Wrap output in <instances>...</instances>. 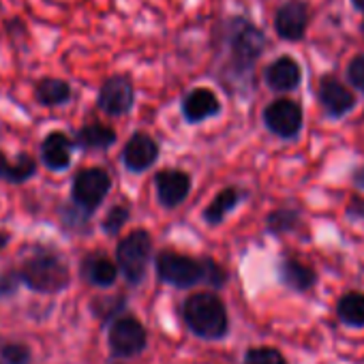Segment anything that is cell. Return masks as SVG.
<instances>
[{
	"mask_svg": "<svg viewBox=\"0 0 364 364\" xmlns=\"http://www.w3.org/2000/svg\"><path fill=\"white\" fill-rule=\"evenodd\" d=\"M124 309V298H116V300H99L95 304V313H99L103 317V321L116 319V315Z\"/></svg>",
	"mask_w": 364,
	"mask_h": 364,
	"instance_id": "30",
	"label": "cell"
},
{
	"mask_svg": "<svg viewBox=\"0 0 364 364\" xmlns=\"http://www.w3.org/2000/svg\"><path fill=\"white\" fill-rule=\"evenodd\" d=\"M319 103L330 118H343L355 107V97L336 77H321L319 82Z\"/></svg>",
	"mask_w": 364,
	"mask_h": 364,
	"instance_id": "14",
	"label": "cell"
},
{
	"mask_svg": "<svg viewBox=\"0 0 364 364\" xmlns=\"http://www.w3.org/2000/svg\"><path fill=\"white\" fill-rule=\"evenodd\" d=\"M242 364H287V360L274 347H251L245 353Z\"/></svg>",
	"mask_w": 364,
	"mask_h": 364,
	"instance_id": "25",
	"label": "cell"
},
{
	"mask_svg": "<svg viewBox=\"0 0 364 364\" xmlns=\"http://www.w3.org/2000/svg\"><path fill=\"white\" fill-rule=\"evenodd\" d=\"M309 28V5L304 0H285L274 14V31L283 41H300Z\"/></svg>",
	"mask_w": 364,
	"mask_h": 364,
	"instance_id": "11",
	"label": "cell"
},
{
	"mask_svg": "<svg viewBox=\"0 0 364 364\" xmlns=\"http://www.w3.org/2000/svg\"><path fill=\"white\" fill-rule=\"evenodd\" d=\"M362 35H364V22H362Z\"/></svg>",
	"mask_w": 364,
	"mask_h": 364,
	"instance_id": "35",
	"label": "cell"
},
{
	"mask_svg": "<svg viewBox=\"0 0 364 364\" xmlns=\"http://www.w3.org/2000/svg\"><path fill=\"white\" fill-rule=\"evenodd\" d=\"M154 189L163 208H176L189 198L191 176L182 169H161L154 176Z\"/></svg>",
	"mask_w": 364,
	"mask_h": 364,
	"instance_id": "10",
	"label": "cell"
},
{
	"mask_svg": "<svg viewBox=\"0 0 364 364\" xmlns=\"http://www.w3.org/2000/svg\"><path fill=\"white\" fill-rule=\"evenodd\" d=\"M75 139H71L65 131H52L41 141V163L50 171H65L73 159Z\"/></svg>",
	"mask_w": 364,
	"mask_h": 364,
	"instance_id": "13",
	"label": "cell"
},
{
	"mask_svg": "<svg viewBox=\"0 0 364 364\" xmlns=\"http://www.w3.org/2000/svg\"><path fill=\"white\" fill-rule=\"evenodd\" d=\"M277 272H279V281L285 287H289V289H294L298 294L311 291L315 287V283H317V272L311 266H306V264H302V262H298L294 257L281 259L279 266H277Z\"/></svg>",
	"mask_w": 364,
	"mask_h": 364,
	"instance_id": "17",
	"label": "cell"
},
{
	"mask_svg": "<svg viewBox=\"0 0 364 364\" xmlns=\"http://www.w3.org/2000/svg\"><path fill=\"white\" fill-rule=\"evenodd\" d=\"M118 264H114L107 255L103 253H90L82 262V274L90 285L97 287H109L118 279Z\"/></svg>",
	"mask_w": 364,
	"mask_h": 364,
	"instance_id": "19",
	"label": "cell"
},
{
	"mask_svg": "<svg viewBox=\"0 0 364 364\" xmlns=\"http://www.w3.org/2000/svg\"><path fill=\"white\" fill-rule=\"evenodd\" d=\"M266 225H268V232L270 234H287V232H294L298 225H300V213L294 210V208H279V210H272L266 219Z\"/></svg>",
	"mask_w": 364,
	"mask_h": 364,
	"instance_id": "24",
	"label": "cell"
},
{
	"mask_svg": "<svg viewBox=\"0 0 364 364\" xmlns=\"http://www.w3.org/2000/svg\"><path fill=\"white\" fill-rule=\"evenodd\" d=\"M129 217H131V213H129L127 206H112L109 213L105 215L101 228H103V232H105L107 236H116V234L127 225Z\"/></svg>",
	"mask_w": 364,
	"mask_h": 364,
	"instance_id": "26",
	"label": "cell"
},
{
	"mask_svg": "<svg viewBox=\"0 0 364 364\" xmlns=\"http://www.w3.org/2000/svg\"><path fill=\"white\" fill-rule=\"evenodd\" d=\"M221 114V101L210 88H193L185 99H182V116L187 122L198 124L206 118Z\"/></svg>",
	"mask_w": 364,
	"mask_h": 364,
	"instance_id": "15",
	"label": "cell"
},
{
	"mask_svg": "<svg viewBox=\"0 0 364 364\" xmlns=\"http://www.w3.org/2000/svg\"><path fill=\"white\" fill-rule=\"evenodd\" d=\"M152 255V238L146 230H135L124 236L116 247V262L131 285H139L146 277L148 264Z\"/></svg>",
	"mask_w": 364,
	"mask_h": 364,
	"instance_id": "5",
	"label": "cell"
},
{
	"mask_svg": "<svg viewBox=\"0 0 364 364\" xmlns=\"http://www.w3.org/2000/svg\"><path fill=\"white\" fill-rule=\"evenodd\" d=\"M347 80L353 88L364 92V54H358L347 65Z\"/></svg>",
	"mask_w": 364,
	"mask_h": 364,
	"instance_id": "29",
	"label": "cell"
},
{
	"mask_svg": "<svg viewBox=\"0 0 364 364\" xmlns=\"http://www.w3.org/2000/svg\"><path fill=\"white\" fill-rule=\"evenodd\" d=\"M336 315L341 323L349 328H362L364 326V294L349 291L341 296L336 302Z\"/></svg>",
	"mask_w": 364,
	"mask_h": 364,
	"instance_id": "23",
	"label": "cell"
},
{
	"mask_svg": "<svg viewBox=\"0 0 364 364\" xmlns=\"http://www.w3.org/2000/svg\"><path fill=\"white\" fill-rule=\"evenodd\" d=\"M351 3H353V7H355L358 11L364 14V0H351Z\"/></svg>",
	"mask_w": 364,
	"mask_h": 364,
	"instance_id": "34",
	"label": "cell"
},
{
	"mask_svg": "<svg viewBox=\"0 0 364 364\" xmlns=\"http://www.w3.org/2000/svg\"><path fill=\"white\" fill-rule=\"evenodd\" d=\"M37 159L31 152H20L14 161L0 150V180L9 182V185H24L37 173Z\"/></svg>",
	"mask_w": 364,
	"mask_h": 364,
	"instance_id": "18",
	"label": "cell"
},
{
	"mask_svg": "<svg viewBox=\"0 0 364 364\" xmlns=\"http://www.w3.org/2000/svg\"><path fill=\"white\" fill-rule=\"evenodd\" d=\"M112 189V176L103 167L80 169L71 185V200L75 206L92 215Z\"/></svg>",
	"mask_w": 364,
	"mask_h": 364,
	"instance_id": "6",
	"label": "cell"
},
{
	"mask_svg": "<svg viewBox=\"0 0 364 364\" xmlns=\"http://www.w3.org/2000/svg\"><path fill=\"white\" fill-rule=\"evenodd\" d=\"M0 355H3L5 364H28L31 362V351L22 343H7V345H3V349H0Z\"/></svg>",
	"mask_w": 364,
	"mask_h": 364,
	"instance_id": "27",
	"label": "cell"
},
{
	"mask_svg": "<svg viewBox=\"0 0 364 364\" xmlns=\"http://www.w3.org/2000/svg\"><path fill=\"white\" fill-rule=\"evenodd\" d=\"M154 268L156 277L163 283L173 285L178 289H189L198 283H204L206 279L204 259H196L176 251H161L154 259Z\"/></svg>",
	"mask_w": 364,
	"mask_h": 364,
	"instance_id": "4",
	"label": "cell"
},
{
	"mask_svg": "<svg viewBox=\"0 0 364 364\" xmlns=\"http://www.w3.org/2000/svg\"><path fill=\"white\" fill-rule=\"evenodd\" d=\"M221 80L230 86H249L255 65L266 50L264 33L245 18H230L221 24Z\"/></svg>",
	"mask_w": 364,
	"mask_h": 364,
	"instance_id": "1",
	"label": "cell"
},
{
	"mask_svg": "<svg viewBox=\"0 0 364 364\" xmlns=\"http://www.w3.org/2000/svg\"><path fill=\"white\" fill-rule=\"evenodd\" d=\"M182 317L196 336L206 341H221L230 332L228 309L221 298L210 291L191 294L182 304Z\"/></svg>",
	"mask_w": 364,
	"mask_h": 364,
	"instance_id": "2",
	"label": "cell"
},
{
	"mask_svg": "<svg viewBox=\"0 0 364 364\" xmlns=\"http://www.w3.org/2000/svg\"><path fill=\"white\" fill-rule=\"evenodd\" d=\"M20 279H22V283H26L35 291L56 294V291H63L69 285L71 274H69V268H67L65 259L56 251L39 249L35 255H31L22 264Z\"/></svg>",
	"mask_w": 364,
	"mask_h": 364,
	"instance_id": "3",
	"label": "cell"
},
{
	"mask_svg": "<svg viewBox=\"0 0 364 364\" xmlns=\"http://www.w3.org/2000/svg\"><path fill=\"white\" fill-rule=\"evenodd\" d=\"M73 97L71 84L60 77H43L35 86V101L43 107L67 105Z\"/></svg>",
	"mask_w": 364,
	"mask_h": 364,
	"instance_id": "21",
	"label": "cell"
},
{
	"mask_svg": "<svg viewBox=\"0 0 364 364\" xmlns=\"http://www.w3.org/2000/svg\"><path fill=\"white\" fill-rule=\"evenodd\" d=\"M264 80H266V84L272 90H277V92H289V90L298 88V84L302 82V69H300V65L294 58L281 56V58L272 60L266 67Z\"/></svg>",
	"mask_w": 364,
	"mask_h": 364,
	"instance_id": "16",
	"label": "cell"
},
{
	"mask_svg": "<svg viewBox=\"0 0 364 364\" xmlns=\"http://www.w3.org/2000/svg\"><path fill=\"white\" fill-rule=\"evenodd\" d=\"M302 107L291 99H277L264 109V124L281 139H296L302 129Z\"/></svg>",
	"mask_w": 364,
	"mask_h": 364,
	"instance_id": "7",
	"label": "cell"
},
{
	"mask_svg": "<svg viewBox=\"0 0 364 364\" xmlns=\"http://www.w3.org/2000/svg\"><path fill=\"white\" fill-rule=\"evenodd\" d=\"M9 240H11V236L7 232H0V251H3L9 245Z\"/></svg>",
	"mask_w": 364,
	"mask_h": 364,
	"instance_id": "33",
	"label": "cell"
},
{
	"mask_svg": "<svg viewBox=\"0 0 364 364\" xmlns=\"http://www.w3.org/2000/svg\"><path fill=\"white\" fill-rule=\"evenodd\" d=\"M353 182H355V187L364 191V167H360L355 173H353Z\"/></svg>",
	"mask_w": 364,
	"mask_h": 364,
	"instance_id": "32",
	"label": "cell"
},
{
	"mask_svg": "<svg viewBox=\"0 0 364 364\" xmlns=\"http://www.w3.org/2000/svg\"><path fill=\"white\" fill-rule=\"evenodd\" d=\"M240 200H242V193L236 189V187H228V189H223L210 204H208V208L204 210V221L208 223V225H219L238 204H240Z\"/></svg>",
	"mask_w": 364,
	"mask_h": 364,
	"instance_id": "22",
	"label": "cell"
},
{
	"mask_svg": "<svg viewBox=\"0 0 364 364\" xmlns=\"http://www.w3.org/2000/svg\"><path fill=\"white\" fill-rule=\"evenodd\" d=\"M135 103V88L127 75H112L107 77L97 95V105L107 116H124L133 109Z\"/></svg>",
	"mask_w": 364,
	"mask_h": 364,
	"instance_id": "8",
	"label": "cell"
},
{
	"mask_svg": "<svg viewBox=\"0 0 364 364\" xmlns=\"http://www.w3.org/2000/svg\"><path fill=\"white\" fill-rule=\"evenodd\" d=\"M204 266H206V279H204V283L210 285V287H215V289H221L228 283V272L215 259H210V257H204Z\"/></svg>",
	"mask_w": 364,
	"mask_h": 364,
	"instance_id": "28",
	"label": "cell"
},
{
	"mask_svg": "<svg viewBox=\"0 0 364 364\" xmlns=\"http://www.w3.org/2000/svg\"><path fill=\"white\" fill-rule=\"evenodd\" d=\"M75 146L82 148V150H88V152H95V150H107L116 144L118 135L112 127L107 124H101V122H90V124H84L77 133H75Z\"/></svg>",
	"mask_w": 364,
	"mask_h": 364,
	"instance_id": "20",
	"label": "cell"
},
{
	"mask_svg": "<svg viewBox=\"0 0 364 364\" xmlns=\"http://www.w3.org/2000/svg\"><path fill=\"white\" fill-rule=\"evenodd\" d=\"M120 159H122V165L129 171L141 173V171L150 169L156 163V159H159V144L148 133L137 131V133H133L127 139Z\"/></svg>",
	"mask_w": 364,
	"mask_h": 364,
	"instance_id": "12",
	"label": "cell"
},
{
	"mask_svg": "<svg viewBox=\"0 0 364 364\" xmlns=\"http://www.w3.org/2000/svg\"><path fill=\"white\" fill-rule=\"evenodd\" d=\"M146 328L135 317H116L109 328V349L114 355L131 358L146 349Z\"/></svg>",
	"mask_w": 364,
	"mask_h": 364,
	"instance_id": "9",
	"label": "cell"
},
{
	"mask_svg": "<svg viewBox=\"0 0 364 364\" xmlns=\"http://www.w3.org/2000/svg\"><path fill=\"white\" fill-rule=\"evenodd\" d=\"M20 281V272H0V296H11L18 289Z\"/></svg>",
	"mask_w": 364,
	"mask_h": 364,
	"instance_id": "31",
	"label": "cell"
}]
</instances>
